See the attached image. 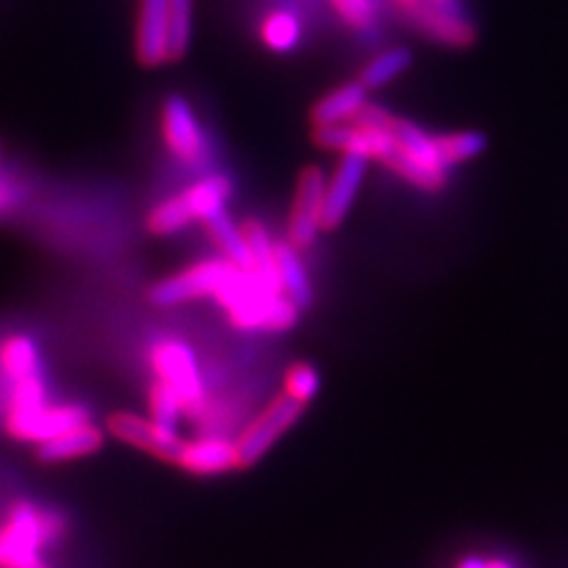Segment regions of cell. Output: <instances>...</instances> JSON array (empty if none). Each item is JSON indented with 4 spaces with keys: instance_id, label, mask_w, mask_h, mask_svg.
I'll return each mask as SVG.
<instances>
[{
    "instance_id": "9a60e30c",
    "label": "cell",
    "mask_w": 568,
    "mask_h": 568,
    "mask_svg": "<svg viewBox=\"0 0 568 568\" xmlns=\"http://www.w3.org/2000/svg\"><path fill=\"white\" fill-rule=\"evenodd\" d=\"M175 465L194 476H216L237 467V446L223 436H202L183 443Z\"/></svg>"
},
{
    "instance_id": "f546056e",
    "label": "cell",
    "mask_w": 568,
    "mask_h": 568,
    "mask_svg": "<svg viewBox=\"0 0 568 568\" xmlns=\"http://www.w3.org/2000/svg\"><path fill=\"white\" fill-rule=\"evenodd\" d=\"M14 202H17V190L10 183H6L3 178H0V213L10 211L14 206Z\"/></svg>"
},
{
    "instance_id": "3957f363",
    "label": "cell",
    "mask_w": 568,
    "mask_h": 568,
    "mask_svg": "<svg viewBox=\"0 0 568 568\" xmlns=\"http://www.w3.org/2000/svg\"><path fill=\"white\" fill-rule=\"evenodd\" d=\"M230 194H233V183H230L225 175H206L183 194H178V197H171L156 209H152L148 219L150 233L159 237H169L181 233L183 227H187L194 221H206L213 213L225 209Z\"/></svg>"
},
{
    "instance_id": "4dcf8cb0",
    "label": "cell",
    "mask_w": 568,
    "mask_h": 568,
    "mask_svg": "<svg viewBox=\"0 0 568 568\" xmlns=\"http://www.w3.org/2000/svg\"><path fill=\"white\" fill-rule=\"evenodd\" d=\"M422 3V0H419ZM424 3H434V6H459L457 0H424Z\"/></svg>"
},
{
    "instance_id": "4316f807",
    "label": "cell",
    "mask_w": 568,
    "mask_h": 568,
    "mask_svg": "<svg viewBox=\"0 0 568 568\" xmlns=\"http://www.w3.org/2000/svg\"><path fill=\"white\" fill-rule=\"evenodd\" d=\"M320 390V375L315 372V367L298 363L287 372V379H284V394L292 396L298 403H308L315 398V394Z\"/></svg>"
},
{
    "instance_id": "cb8c5ba5",
    "label": "cell",
    "mask_w": 568,
    "mask_h": 568,
    "mask_svg": "<svg viewBox=\"0 0 568 568\" xmlns=\"http://www.w3.org/2000/svg\"><path fill=\"white\" fill-rule=\"evenodd\" d=\"M194 0H169V48L171 62L181 60L192 41Z\"/></svg>"
},
{
    "instance_id": "52a82bcc",
    "label": "cell",
    "mask_w": 568,
    "mask_h": 568,
    "mask_svg": "<svg viewBox=\"0 0 568 568\" xmlns=\"http://www.w3.org/2000/svg\"><path fill=\"white\" fill-rule=\"evenodd\" d=\"M304 413V403L294 400L292 396L275 398L265 410L246 426V432L235 440L237 446V467H252L263 455L268 453L282 434H287L296 419Z\"/></svg>"
},
{
    "instance_id": "6da1fadb",
    "label": "cell",
    "mask_w": 568,
    "mask_h": 568,
    "mask_svg": "<svg viewBox=\"0 0 568 568\" xmlns=\"http://www.w3.org/2000/svg\"><path fill=\"white\" fill-rule=\"evenodd\" d=\"M216 298L242 329L284 332L296 325L301 313L277 284L265 280L258 271L237 268L216 292Z\"/></svg>"
},
{
    "instance_id": "d4e9b609",
    "label": "cell",
    "mask_w": 568,
    "mask_h": 568,
    "mask_svg": "<svg viewBox=\"0 0 568 568\" xmlns=\"http://www.w3.org/2000/svg\"><path fill=\"white\" fill-rule=\"evenodd\" d=\"M150 413L154 422L175 429L178 419L185 413V405L171 386H166L164 382H156L150 390Z\"/></svg>"
},
{
    "instance_id": "d6986e66",
    "label": "cell",
    "mask_w": 568,
    "mask_h": 568,
    "mask_svg": "<svg viewBox=\"0 0 568 568\" xmlns=\"http://www.w3.org/2000/svg\"><path fill=\"white\" fill-rule=\"evenodd\" d=\"M41 348L29 334H10L0 342V375L10 384L41 375Z\"/></svg>"
},
{
    "instance_id": "30bf717a",
    "label": "cell",
    "mask_w": 568,
    "mask_h": 568,
    "mask_svg": "<svg viewBox=\"0 0 568 568\" xmlns=\"http://www.w3.org/2000/svg\"><path fill=\"white\" fill-rule=\"evenodd\" d=\"M110 426L112 436H116L119 440L129 443V446L142 450V453H150L159 459H166V462H175L178 455H181L183 443L181 436L175 434V429L171 426H164L159 422H150V419H142L138 415L131 413H116L106 422Z\"/></svg>"
},
{
    "instance_id": "ac0fdd59",
    "label": "cell",
    "mask_w": 568,
    "mask_h": 568,
    "mask_svg": "<svg viewBox=\"0 0 568 568\" xmlns=\"http://www.w3.org/2000/svg\"><path fill=\"white\" fill-rule=\"evenodd\" d=\"M275 261L282 294L287 296L298 311L308 308L313 304V284L304 261L298 256V248L292 242L275 244Z\"/></svg>"
},
{
    "instance_id": "277c9868",
    "label": "cell",
    "mask_w": 568,
    "mask_h": 568,
    "mask_svg": "<svg viewBox=\"0 0 568 568\" xmlns=\"http://www.w3.org/2000/svg\"><path fill=\"white\" fill-rule=\"evenodd\" d=\"M390 131L398 142V152L386 164L390 171L422 190H440L446 185L450 169L440 156L438 138L424 133L413 121L396 116L390 121Z\"/></svg>"
},
{
    "instance_id": "2e32d148",
    "label": "cell",
    "mask_w": 568,
    "mask_h": 568,
    "mask_svg": "<svg viewBox=\"0 0 568 568\" xmlns=\"http://www.w3.org/2000/svg\"><path fill=\"white\" fill-rule=\"evenodd\" d=\"M102 443H104V434L91 422H85L74 426V429L62 432L55 438L39 443L36 457L45 462V465H62V462L81 459L98 453L102 448Z\"/></svg>"
},
{
    "instance_id": "ffe728a7",
    "label": "cell",
    "mask_w": 568,
    "mask_h": 568,
    "mask_svg": "<svg viewBox=\"0 0 568 568\" xmlns=\"http://www.w3.org/2000/svg\"><path fill=\"white\" fill-rule=\"evenodd\" d=\"M209 235L213 237V242L219 244V248L223 252V258H227L233 265H237L240 271H254V258L252 252H248L242 225H237L233 219L227 216V211H219L209 216L206 221Z\"/></svg>"
},
{
    "instance_id": "83f0119b",
    "label": "cell",
    "mask_w": 568,
    "mask_h": 568,
    "mask_svg": "<svg viewBox=\"0 0 568 568\" xmlns=\"http://www.w3.org/2000/svg\"><path fill=\"white\" fill-rule=\"evenodd\" d=\"M334 10L355 29H369L377 20L375 0H332Z\"/></svg>"
},
{
    "instance_id": "1f68e13d",
    "label": "cell",
    "mask_w": 568,
    "mask_h": 568,
    "mask_svg": "<svg viewBox=\"0 0 568 568\" xmlns=\"http://www.w3.org/2000/svg\"><path fill=\"white\" fill-rule=\"evenodd\" d=\"M398 3L405 8V10H410V8H415L419 0H398Z\"/></svg>"
},
{
    "instance_id": "9c48e42d",
    "label": "cell",
    "mask_w": 568,
    "mask_h": 568,
    "mask_svg": "<svg viewBox=\"0 0 568 568\" xmlns=\"http://www.w3.org/2000/svg\"><path fill=\"white\" fill-rule=\"evenodd\" d=\"M327 181L320 169L311 166L298 178V190L290 219V240L296 248H306L315 242L323 227Z\"/></svg>"
},
{
    "instance_id": "8992f818",
    "label": "cell",
    "mask_w": 568,
    "mask_h": 568,
    "mask_svg": "<svg viewBox=\"0 0 568 568\" xmlns=\"http://www.w3.org/2000/svg\"><path fill=\"white\" fill-rule=\"evenodd\" d=\"M152 367L159 382L171 386L181 396L187 413H200L204 407V382L200 375L194 351L183 342H162L152 348Z\"/></svg>"
},
{
    "instance_id": "d6a6232c",
    "label": "cell",
    "mask_w": 568,
    "mask_h": 568,
    "mask_svg": "<svg viewBox=\"0 0 568 568\" xmlns=\"http://www.w3.org/2000/svg\"><path fill=\"white\" fill-rule=\"evenodd\" d=\"M0 166H3V145H0Z\"/></svg>"
},
{
    "instance_id": "4fadbf2b",
    "label": "cell",
    "mask_w": 568,
    "mask_h": 568,
    "mask_svg": "<svg viewBox=\"0 0 568 568\" xmlns=\"http://www.w3.org/2000/svg\"><path fill=\"white\" fill-rule=\"evenodd\" d=\"M407 14L413 17V22L429 36V39L443 45L467 48L476 39V31L459 6H434L422 0V3L407 10Z\"/></svg>"
},
{
    "instance_id": "f1b7e54d",
    "label": "cell",
    "mask_w": 568,
    "mask_h": 568,
    "mask_svg": "<svg viewBox=\"0 0 568 568\" xmlns=\"http://www.w3.org/2000/svg\"><path fill=\"white\" fill-rule=\"evenodd\" d=\"M457 568H514L505 559H478V557H467L457 564Z\"/></svg>"
},
{
    "instance_id": "5b68a950",
    "label": "cell",
    "mask_w": 568,
    "mask_h": 568,
    "mask_svg": "<svg viewBox=\"0 0 568 568\" xmlns=\"http://www.w3.org/2000/svg\"><path fill=\"white\" fill-rule=\"evenodd\" d=\"M237 271V265L227 258L202 261L192 268H185L171 277L156 282L150 290V301L154 306H178L187 301H197L206 296H216V292L227 282V277Z\"/></svg>"
},
{
    "instance_id": "ba28073f",
    "label": "cell",
    "mask_w": 568,
    "mask_h": 568,
    "mask_svg": "<svg viewBox=\"0 0 568 568\" xmlns=\"http://www.w3.org/2000/svg\"><path fill=\"white\" fill-rule=\"evenodd\" d=\"M91 422L88 410L81 405H36L29 410H8L6 413V432L14 440L24 443H45L60 436L67 429H74L79 424Z\"/></svg>"
},
{
    "instance_id": "7c38bea8",
    "label": "cell",
    "mask_w": 568,
    "mask_h": 568,
    "mask_svg": "<svg viewBox=\"0 0 568 568\" xmlns=\"http://www.w3.org/2000/svg\"><path fill=\"white\" fill-rule=\"evenodd\" d=\"M369 162L365 156H355V154H344L339 166L334 171V178L327 183L325 192V213H323V227L334 230L339 227L348 211L353 209L355 197L365 183Z\"/></svg>"
},
{
    "instance_id": "484cf974",
    "label": "cell",
    "mask_w": 568,
    "mask_h": 568,
    "mask_svg": "<svg viewBox=\"0 0 568 568\" xmlns=\"http://www.w3.org/2000/svg\"><path fill=\"white\" fill-rule=\"evenodd\" d=\"M48 403V386L43 382V375L27 377L20 382H12L8 390V410H29V407Z\"/></svg>"
},
{
    "instance_id": "8fae6325",
    "label": "cell",
    "mask_w": 568,
    "mask_h": 568,
    "mask_svg": "<svg viewBox=\"0 0 568 568\" xmlns=\"http://www.w3.org/2000/svg\"><path fill=\"white\" fill-rule=\"evenodd\" d=\"M162 131L169 150L178 159H183L187 164L202 162L206 154V138L197 114H194L192 104L185 98L171 95L164 102Z\"/></svg>"
},
{
    "instance_id": "5bb4252c",
    "label": "cell",
    "mask_w": 568,
    "mask_h": 568,
    "mask_svg": "<svg viewBox=\"0 0 568 568\" xmlns=\"http://www.w3.org/2000/svg\"><path fill=\"white\" fill-rule=\"evenodd\" d=\"M138 60L145 67L171 62L169 48V0H140L138 12Z\"/></svg>"
},
{
    "instance_id": "e0dca14e",
    "label": "cell",
    "mask_w": 568,
    "mask_h": 568,
    "mask_svg": "<svg viewBox=\"0 0 568 568\" xmlns=\"http://www.w3.org/2000/svg\"><path fill=\"white\" fill-rule=\"evenodd\" d=\"M367 102V88L361 81H351L334 88L323 100L313 106V123L317 126H336V123H351Z\"/></svg>"
},
{
    "instance_id": "7a4b0ae2",
    "label": "cell",
    "mask_w": 568,
    "mask_h": 568,
    "mask_svg": "<svg viewBox=\"0 0 568 568\" xmlns=\"http://www.w3.org/2000/svg\"><path fill=\"white\" fill-rule=\"evenodd\" d=\"M67 530L62 514L29 500H14L0 521V568H50L43 549Z\"/></svg>"
},
{
    "instance_id": "44dd1931",
    "label": "cell",
    "mask_w": 568,
    "mask_h": 568,
    "mask_svg": "<svg viewBox=\"0 0 568 568\" xmlns=\"http://www.w3.org/2000/svg\"><path fill=\"white\" fill-rule=\"evenodd\" d=\"M413 67V52L407 48H390L382 52L379 58L372 60L361 74V83L367 88V91H377V88L388 85L390 81H396L403 77L407 69Z\"/></svg>"
},
{
    "instance_id": "7402d4cb",
    "label": "cell",
    "mask_w": 568,
    "mask_h": 568,
    "mask_svg": "<svg viewBox=\"0 0 568 568\" xmlns=\"http://www.w3.org/2000/svg\"><path fill=\"white\" fill-rule=\"evenodd\" d=\"M261 33L273 52H292L301 41V22L290 10H275L265 17Z\"/></svg>"
},
{
    "instance_id": "603a6c76",
    "label": "cell",
    "mask_w": 568,
    "mask_h": 568,
    "mask_svg": "<svg viewBox=\"0 0 568 568\" xmlns=\"http://www.w3.org/2000/svg\"><path fill=\"white\" fill-rule=\"evenodd\" d=\"M486 148H488V138L481 131H462V133H450V135L438 138V150H440L443 162H446L448 169L481 156L486 152Z\"/></svg>"
}]
</instances>
